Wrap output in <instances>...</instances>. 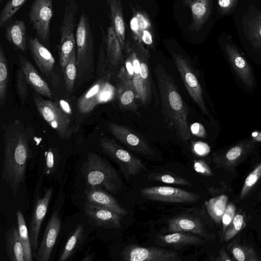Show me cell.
<instances>
[{"label": "cell", "instance_id": "cell-53", "mask_svg": "<svg viewBox=\"0 0 261 261\" xmlns=\"http://www.w3.org/2000/svg\"><path fill=\"white\" fill-rule=\"evenodd\" d=\"M3 0H0V3H1L2 2Z\"/></svg>", "mask_w": 261, "mask_h": 261}, {"label": "cell", "instance_id": "cell-52", "mask_svg": "<svg viewBox=\"0 0 261 261\" xmlns=\"http://www.w3.org/2000/svg\"><path fill=\"white\" fill-rule=\"evenodd\" d=\"M259 200H260V201H261V194H260V195Z\"/></svg>", "mask_w": 261, "mask_h": 261}, {"label": "cell", "instance_id": "cell-10", "mask_svg": "<svg viewBox=\"0 0 261 261\" xmlns=\"http://www.w3.org/2000/svg\"><path fill=\"white\" fill-rule=\"evenodd\" d=\"M102 151L118 165L126 179L139 174L145 169L140 160L117 144L114 140L103 137L99 139Z\"/></svg>", "mask_w": 261, "mask_h": 261}, {"label": "cell", "instance_id": "cell-44", "mask_svg": "<svg viewBox=\"0 0 261 261\" xmlns=\"http://www.w3.org/2000/svg\"><path fill=\"white\" fill-rule=\"evenodd\" d=\"M236 207L233 203L228 204L222 218V232L224 234L232 221L236 214Z\"/></svg>", "mask_w": 261, "mask_h": 261}, {"label": "cell", "instance_id": "cell-26", "mask_svg": "<svg viewBox=\"0 0 261 261\" xmlns=\"http://www.w3.org/2000/svg\"><path fill=\"white\" fill-rule=\"evenodd\" d=\"M6 253L11 261H25L23 247L19 237L18 229L13 226L5 232Z\"/></svg>", "mask_w": 261, "mask_h": 261}, {"label": "cell", "instance_id": "cell-8", "mask_svg": "<svg viewBox=\"0 0 261 261\" xmlns=\"http://www.w3.org/2000/svg\"><path fill=\"white\" fill-rule=\"evenodd\" d=\"M79 5L75 0H66L60 25V40L58 45L59 63L63 70L75 48L74 30Z\"/></svg>", "mask_w": 261, "mask_h": 261}, {"label": "cell", "instance_id": "cell-5", "mask_svg": "<svg viewBox=\"0 0 261 261\" xmlns=\"http://www.w3.org/2000/svg\"><path fill=\"white\" fill-rule=\"evenodd\" d=\"M75 40L77 79L81 81L90 80L94 65V38L89 19L85 12L80 16Z\"/></svg>", "mask_w": 261, "mask_h": 261}, {"label": "cell", "instance_id": "cell-32", "mask_svg": "<svg viewBox=\"0 0 261 261\" xmlns=\"http://www.w3.org/2000/svg\"><path fill=\"white\" fill-rule=\"evenodd\" d=\"M228 196L221 195L213 197L204 202L211 218L217 224L222 221V216L227 205Z\"/></svg>", "mask_w": 261, "mask_h": 261}, {"label": "cell", "instance_id": "cell-4", "mask_svg": "<svg viewBox=\"0 0 261 261\" xmlns=\"http://www.w3.org/2000/svg\"><path fill=\"white\" fill-rule=\"evenodd\" d=\"M82 170L87 187H100L114 194L121 189V180L116 170L97 153H88Z\"/></svg>", "mask_w": 261, "mask_h": 261}, {"label": "cell", "instance_id": "cell-17", "mask_svg": "<svg viewBox=\"0 0 261 261\" xmlns=\"http://www.w3.org/2000/svg\"><path fill=\"white\" fill-rule=\"evenodd\" d=\"M53 193V188H48L42 197H38L35 202L29 227V233L32 249L38 248V237L42 222L48 210Z\"/></svg>", "mask_w": 261, "mask_h": 261}, {"label": "cell", "instance_id": "cell-6", "mask_svg": "<svg viewBox=\"0 0 261 261\" xmlns=\"http://www.w3.org/2000/svg\"><path fill=\"white\" fill-rule=\"evenodd\" d=\"M102 41L99 45L97 66L99 79L109 81L116 73L123 61L122 46L113 27H108L106 33L100 25Z\"/></svg>", "mask_w": 261, "mask_h": 261}, {"label": "cell", "instance_id": "cell-28", "mask_svg": "<svg viewBox=\"0 0 261 261\" xmlns=\"http://www.w3.org/2000/svg\"><path fill=\"white\" fill-rule=\"evenodd\" d=\"M110 8L112 26L122 46L125 45V25L120 0H107Z\"/></svg>", "mask_w": 261, "mask_h": 261}, {"label": "cell", "instance_id": "cell-15", "mask_svg": "<svg viewBox=\"0 0 261 261\" xmlns=\"http://www.w3.org/2000/svg\"><path fill=\"white\" fill-rule=\"evenodd\" d=\"M109 132L129 149L145 155H153L154 151L139 134L130 128L114 122L107 123Z\"/></svg>", "mask_w": 261, "mask_h": 261}, {"label": "cell", "instance_id": "cell-48", "mask_svg": "<svg viewBox=\"0 0 261 261\" xmlns=\"http://www.w3.org/2000/svg\"><path fill=\"white\" fill-rule=\"evenodd\" d=\"M191 131L196 136L204 138L206 136L205 129L202 125L199 123H193L191 126Z\"/></svg>", "mask_w": 261, "mask_h": 261}, {"label": "cell", "instance_id": "cell-16", "mask_svg": "<svg viewBox=\"0 0 261 261\" xmlns=\"http://www.w3.org/2000/svg\"><path fill=\"white\" fill-rule=\"evenodd\" d=\"M84 206V213L92 225L106 228L121 226L122 215L109 208L87 201Z\"/></svg>", "mask_w": 261, "mask_h": 261}, {"label": "cell", "instance_id": "cell-21", "mask_svg": "<svg viewBox=\"0 0 261 261\" xmlns=\"http://www.w3.org/2000/svg\"><path fill=\"white\" fill-rule=\"evenodd\" d=\"M18 62L28 84L40 95L52 98L53 94L49 86L40 75L32 63L20 54L18 55Z\"/></svg>", "mask_w": 261, "mask_h": 261}, {"label": "cell", "instance_id": "cell-37", "mask_svg": "<svg viewBox=\"0 0 261 261\" xmlns=\"http://www.w3.org/2000/svg\"><path fill=\"white\" fill-rule=\"evenodd\" d=\"M28 0H9L0 12V27H3L17 13Z\"/></svg>", "mask_w": 261, "mask_h": 261}, {"label": "cell", "instance_id": "cell-25", "mask_svg": "<svg viewBox=\"0 0 261 261\" xmlns=\"http://www.w3.org/2000/svg\"><path fill=\"white\" fill-rule=\"evenodd\" d=\"M5 36L15 49L22 52L26 51L28 37L26 24L23 20H15L8 24L5 29Z\"/></svg>", "mask_w": 261, "mask_h": 261}, {"label": "cell", "instance_id": "cell-20", "mask_svg": "<svg viewBox=\"0 0 261 261\" xmlns=\"http://www.w3.org/2000/svg\"><path fill=\"white\" fill-rule=\"evenodd\" d=\"M28 46L39 70L49 76L55 64V59L51 52L36 37H28Z\"/></svg>", "mask_w": 261, "mask_h": 261}, {"label": "cell", "instance_id": "cell-40", "mask_svg": "<svg viewBox=\"0 0 261 261\" xmlns=\"http://www.w3.org/2000/svg\"><path fill=\"white\" fill-rule=\"evenodd\" d=\"M60 156L56 148H49L45 152L44 173L50 175L55 172L58 168Z\"/></svg>", "mask_w": 261, "mask_h": 261}, {"label": "cell", "instance_id": "cell-34", "mask_svg": "<svg viewBox=\"0 0 261 261\" xmlns=\"http://www.w3.org/2000/svg\"><path fill=\"white\" fill-rule=\"evenodd\" d=\"M63 70L66 90L68 92H71L74 88L77 74L75 48L71 54L68 61Z\"/></svg>", "mask_w": 261, "mask_h": 261}, {"label": "cell", "instance_id": "cell-27", "mask_svg": "<svg viewBox=\"0 0 261 261\" xmlns=\"http://www.w3.org/2000/svg\"><path fill=\"white\" fill-rule=\"evenodd\" d=\"M158 241L164 245L174 246L195 245L205 242L202 237L198 235L182 231L161 235L158 237Z\"/></svg>", "mask_w": 261, "mask_h": 261}, {"label": "cell", "instance_id": "cell-46", "mask_svg": "<svg viewBox=\"0 0 261 261\" xmlns=\"http://www.w3.org/2000/svg\"><path fill=\"white\" fill-rule=\"evenodd\" d=\"M192 149L194 153L200 156H204L207 155L210 151V147L207 144L198 141L193 143Z\"/></svg>", "mask_w": 261, "mask_h": 261}, {"label": "cell", "instance_id": "cell-29", "mask_svg": "<svg viewBox=\"0 0 261 261\" xmlns=\"http://www.w3.org/2000/svg\"><path fill=\"white\" fill-rule=\"evenodd\" d=\"M85 238V230L82 224H79L68 239L59 261H66L71 259L82 245Z\"/></svg>", "mask_w": 261, "mask_h": 261}, {"label": "cell", "instance_id": "cell-33", "mask_svg": "<svg viewBox=\"0 0 261 261\" xmlns=\"http://www.w3.org/2000/svg\"><path fill=\"white\" fill-rule=\"evenodd\" d=\"M9 80V67L4 49L0 45V104L4 105Z\"/></svg>", "mask_w": 261, "mask_h": 261}, {"label": "cell", "instance_id": "cell-47", "mask_svg": "<svg viewBox=\"0 0 261 261\" xmlns=\"http://www.w3.org/2000/svg\"><path fill=\"white\" fill-rule=\"evenodd\" d=\"M238 0H218L221 13L225 14L231 11L235 7Z\"/></svg>", "mask_w": 261, "mask_h": 261}, {"label": "cell", "instance_id": "cell-35", "mask_svg": "<svg viewBox=\"0 0 261 261\" xmlns=\"http://www.w3.org/2000/svg\"><path fill=\"white\" fill-rule=\"evenodd\" d=\"M247 145L246 143H239L230 148L222 158L216 157L214 161L216 164H218L223 162L225 164L227 163L232 165L241 159L247 151Z\"/></svg>", "mask_w": 261, "mask_h": 261}, {"label": "cell", "instance_id": "cell-7", "mask_svg": "<svg viewBox=\"0 0 261 261\" xmlns=\"http://www.w3.org/2000/svg\"><path fill=\"white\" fill-rule=\"evenodd\" d=\"M33 99L41 117L53 128L61 139H68L75 131L69 115L58 102L46 100L40 94L33 93Z\"/></svg>", "mask_w": 261, "mask_h": 261}, {"label": "cell", "instance_id": "cell-36", "mask_svg": "<svg viewBox=\"0 0 261 261\" xmlns=\"http://www.w3.org/2000/svg\"><path fill=\"white\" fill-rule=\"evenodd\" d=\"M235 259L238 261L259 260L258 256L254 250L249 247L231 243L228 246Z\"/></svg>", "mask_w": 261, "mask_h": 261}, {"label": "cell", "instance_id": "cell-13", "mask_svg": "<svg viewBox=\"0 0 261 261\" xmlns=\"http://www.w3.org/2000/svg\"><path fill=\"white\" fill-rule=\"evenodd\" d=\"M142 196L147 199L171 203H192L200 196L196 193L169 186H154L140 190Z\"/></svg>", "mask_w": 261, "mask_h": 261}, {"label": "cell", "instance_id": "cell-9", "mask_svg": "<svg viewBox=\"0 0 261 261\" xmlns=\"http://www.w3.org/2000/svg\"><path fill=\"white\" fill-rule=\"evenodd\" d=\"M54 0H34L28 13L29 22L35 37L46 47H49L50 24L54 14Z\"/></svg>", "mask_w": 261, "mask_h": 261}, {"label": "cell", "instance_id": "cell-23", "mask_svg": "<svg viewBox=\"0 0 261 261\" xmlns=\"http://www.w3.org/2000/svg\"><path fill=\"white\" fill-rule=\"evenodd\" d=\"M84 194L88 202L109 208L122 216L127 213V210L103 188L87 187L84 191Z\"/></svg>", "mask_w": 261, "mask_h": 261}, {"label": "cell", "instance_id": "cell-24", "mask_svg": "<svg viewBox=\"0 0 261 261\" xmlns=\"http://www.w3.org/2000/svg\"><path fill=\"white\" fill-rule=\"evenodd\" d=\"M225 48L229 61L239 77L247 86L252 87L253 85V76L246 59L232 45L227 43Z\"/></svg>", "mask_w": 261, "mask_h": 261}, {"label": "cell", "instance_id": "cell-3", "mask_svg": "<svg viewBox=\"0 0 261 261\" xmlns=\"http://www.w3.org/2000/svg\"><path fill=\"white\" fill-rule=\"evenodd\" d=\"M124 47L126 60L122 67L132 81L138 99L146 104L152 92L149 53L137 38L127 41Z\"/></svg>", "mask_w": 261, "mask_h": 261}, {"label": "cell", "instance_id": "cell-19", "mask_svg": "<svg viewBox=\"0 0 261 261\" xmlns=\"http://www.w3.org/2000/svg\"><path fill=\"white\" fill-rule=\"evenodd\" d=\"M116 96L120 109L134 111L137 108L138 96L134 85L121 67L117 75Z\"/></svg>", "mask_w": 261, "mask_h": 261}, {"label": "cell", "instance_id": "cell-41", "mask_svg": "<svg viewBox=\"0 0 261 261\" xmlns=\"http://www.w3.org/2000/svg\"><path fill=\"white\" fill-rule=\"evenodd\" d=\"M261 177V163L259 164L246 178L242 187L240 197L245 198Z\"/></svg>", "mask_w": 261, "mask_h": 261}, {"label": "cell", "instance_id": "cell-2", "mask_svg": "<svg viewBox=\"0 0 261 261\" xmlns=\"http://www.w3.org/2000/svg\"><path fill=\"white\" fill-rule=\"evenodd\" d=\"M162 112L178 137L183 141L191 138L188 123V109L172 77L163 66L154 67Z\"/></svg>", "mask_w": 261, "mask_h": 261}, {"label": "cell", "instance_id": "cell-31", "mask_svg": "<svg viewBox=\"0 0 261 261\" xmlns=\"http://www.w3.org/2000/svg\"><path fill=\"white\" fill-rule=\"evenodd\" d=\"M16 216L19 237L23 247L25 260L32 261V247L24 217L20 210L17 211Z\"/></svg>", "mask_w": 261, "mask_h": 261}, {"label": "cell", "instance_id": "cell-22", "mask_svg": "<svg viewBox=\"0 0 261 261\" xmlns=\"http://www.w3.org/2000/svg\"><path fill=\"white\" fill-rule=\"evenodd\" d=\"M167 228L170 232H186L209 239L208 233L200 220L189 215H182L172 218L168 221Z\"/></svg>", "mask_w": 261, "mask_h": 261}, {"label": "cell", "instance_id": "cell-11", "mask_svg": "<svg viewBox=\"0 0 261 261\" xmlns=\"http://www.w3.org/2000/svg\"><path fill=\"white\" fill-rule=\"evenodd\" d=\"M115 88L108 80L98 79L79 98L77 108L80 113L87 114L97 106L112 100L115 93Z\"/></svg>", "mask_w": 261, "mask_h": 261}, {"label": "cell", "instance_id": "cell-49", "mask_svg": "<svg viewBox=\"0 0 261 261\" xmlns=\"http://www.w3.org/2000/svg\"><path fill=\"white\" fill-rule=\"evenodd\" d=\"M141 40L148 45H150L152 43L151 35L149 32L146 30H144L143 32Z\"/></svg>", "mask_w": 261, "mask_h": 261}, {"label": "cell", "instance_id": "cell-18", "mask_svg": "<svg viewBox=\"0 0 261 261\" xmlns=\"http://www.w3.org/2000/svg\"><path fill=\"white\" fill-rule=\"evenodd\" d=\"M61 227L59 213L55 211L45 228L36 256V261H48L50 257Z\"/></svg>", "mask_w": 261, "mask_h": 261}, {"label": "cell", "instance_id": "cell-14", "mask_svg": "<svg viewBox=\"0 0 261 261\" xmlns=\"http://www.w3.org/2000/svg\"><path fill=\"white\" fill-rule=\"evenodd\" d=\"M173 57L189 94L201 111L209 116L203 98L202 88L188 61L176 54H173Z\"/></svg>", "mask_w": 261, "mask_h": 261}, {"label": "cell", "instance_id": "cell-43", "mask_svg": "<svg viewBox=\"0 0 261 261\" xmlns=\"http://www.w3.org/2000/svg\"><path fill=\"white\" fill-rule=\"evenodd\" d=\"M28 84L24 73L21 69L19 68L16 72L15 89L21 102H23L28 95Z\"/></svg>", "mask_w": 261, "mask_h": 261}, {"label": "cell", "instance_id": "cell-50", "mask_svg": "<svg viewBox=\"0 0 261 261\" xmlns=\"http://www.w3.org/2000/svg\"><path fill=\"white\" fill-rule=\"evenodd\" d=\"M218 260H231L232 259L230 258L227 255L226 252L223 249V248L221 250L220 253L219 254L218 257L217 259Z\"/></svg>", "mask_w": 261, "mask_h": 261}, {"label": "cell", "instance_id": "cell-1", "mask_svg": "<svg viewBox=\"0 0 261 261\" xmlns=\"http://www.w3.org/2000/svg\"><path fill=\"white\" fill-rule=\"evenodd\" d=\"M4 130V161L2 178L16 196L25 178L31 158L29 138L22 123L16 120L5 125Z\"/></svg>", "mask_w": 261, "mask_h": 261}, {"label": "cell", "instance_id": "cell-30", "mask_svg": "<svg viewBox=\"0 0 261 261\" xmlns=\"http://www.w3.org/2000/svg\"><path fill=\"white\" fill-rule=\"evenodd\" d=\"M212 0H195L190 3L193 16L192 25L199 30L207 19L211 11Z\"/></svg>", "mask_w": 261, "mask_h": 261}, {"label": "cell", "instance_id": "cell-42", "mask_svg": "<svg viewBox=\"0 0 261 261\" xmlns=\"http://www.w3.org/2000/svg\"><path fill=\"white\" fill-rule=\"evenodd\" d=\"M245 226L243 216L241 214L235 215L232 221L224 233V240L227 242L234 238Z\"/></svg>", "mask_w": 261, "mask_h": 261}, {"label": "cell", "instance_id": "cell-12", "mask_svg": "<svg viewBox=\"0 0 261 261\" xmlns=\"http://www.w3.org/2000/svg\"><path fill=\"white\" fill-rule=\"evenodd\" d=\"M123 261H180L176 251L156 247L136 245L126 246L121 253Z\"/></svg>", "mask_w": 261, "mask_h": 261}, {"label": "cell", "instance_id": "cell-38", "mask_svg": "<svg viewBox=\"0 0 261 261\" xmlns=\"http://www.w3.org/2000/svg\"><path fill=\"white\" fill-rule=\"evenodd\" d=\"M148 178L149 180L168 184L192 186V184L187 179L172 172L152 173L148 175Z\"/></svg>", "mask_w": 261, "mask_h": 261}, {"label": "cell", "instance_id": "cell-51", "mask_svg": "<svg viewBox=\"0 0 261 261\" xmlns=\"http://www.w3.org/2000/svg\"><path fill=\"white\" fill-rule=\"evenodd\" d=\"M89 250L85 252L83 258L82 259V261H92L95 257V253L89 252Z\"/></svg>", "mask_w": 261, "mask_h": 261}, {"label": "cell", "instance_id": "cell-39", "mask_svg": "<svg viewBox=\"0 0 261 261\" xmlns=\"http://www.w3.org/2000/svg\"><path fill=\"white\" fill-rule=\"evenodd\" d=\"M249 34L252 44L257 48H261V13L250 21Z\"/></svg>", "mask_w": 261, "mask_h": 261}, {"label": "cell", "instance_id": "cell-45", "mask_svg": "<svg viewBox=\"0 0 261 261\" xmlns=\"http://www.w3.org/2000/svg\"><path fill=\"white\" fill-rule=\"evenodd\" d=\"M193 168L197 173L205 176H211L213 173L210 166L202 160H195L193 162Z\"/></svg>", "mask_w": 261, "mask_h": 261}]
</instances>
